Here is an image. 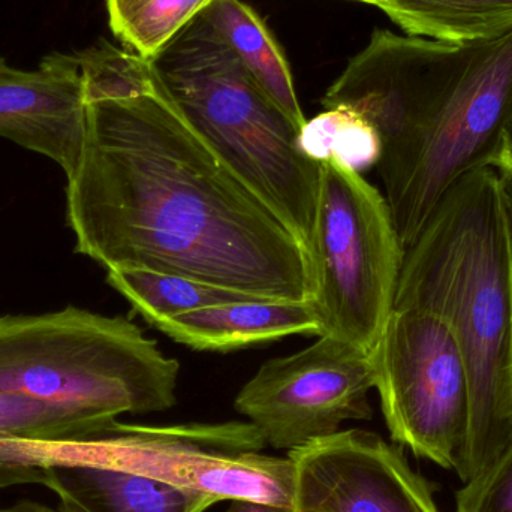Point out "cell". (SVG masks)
I'll return each mask as SVG.
<instances>
[{
  "instance_id": "cell-1",
  "label": "cell",
  "mask_w": 512,
  "mask_h": 512,
  "mask_svg": "<svg viewBox=\"0 0 512 512\" xmlns=\"http://www.w3.org/2000/svg\"><path fill=\"white\" fill-rule=\"evenodd\" d=\"M75 56L87 107L83 152L66 177L75 252L107 271L312 301L306 246L189 122L152 62L107 41Z\"/></svg>"
},
{
  "instance_id": "cell-2",
  "label": "cell",
  "mask_w": 512,
  "mask_h": 512,
  "mask_svg": "<svg viewBox=\"0 0 512 512\" xmlns=\"http://www.w3.org/2000/svg\"><path fill=\"white\" fill-rule=\"evenodd\" d=\"M366 117L379 174L408 249L451 186L487 167L512 117V30L475 44L376 29L322 96Z\"/></svg>"
},
{
  "instance_id": "cell-3",
  "label": "cell",
  "mask_w": 512,
  "mask_h": 512,
  "mask_svg": "<svg viewBox=\"0 0 512 512\" xmlns=\"http://www.w3.org/2000/svg\"><path fill=\"white\" fill-rule=\"evenodd\" d=\"M394 309L448 322L465 357L469 427L459 475H480L512 439V258L495 170L460 177L406 249Z\"/></svg>"
},
{
  "instance_id": "cell-4",
  "label": "cell",
  "mask_w": 512,
  "mask_h": 512,
  "mask_svg": "<svg viewBox=\"0 0 512 512\" xmlns=\"http://www.w3.org/2000/svg\"><path fill=\"white\" fill-rule=\"evenodd\" d=\"M171 98L237 177L309 245L321 164L203 12L150 59Z\"/></svg>"
},
{
  "instance_id": "cell-5",
  "label": "cell",
  "mask_w": 512,
  "mask_h": 512,
  "mask_svg": "<svg viewBox=\"0 0 512 512\" xmlns=\"http://www.w3.org/2000/svg\"><path fill=\"white\" fill-rule=\"evenodd\" d=\"M179 370L122 316L74 306L0 316V391L119 418L173 408Z\"/></svg>"
},
{
  "instance_id": "cell-6",
  "label": "cell",
  "mask_w": 512,
  "mask_h": 512,
  "mask_svg": "<svg viewBox=\"0 0 512 512\" xmlns=\"http://www.w3.org/2000/svg\"><path fill=\"white\" fill-rule=\"evenodd\" d=\"M249 421L143 426L120 421L80 441L0 439V454L54 466H95L143 475L209 499H251L291 508L294 471L288 457L265 456Z\"/></svg>"
},
{
  "instance_id": "cell-7",
  "label": "cell",
  "mask_w": 512,
  "mask_h": 512,
  "mask_svg": "<svg viewBox=\"0 0 512 512\" xmlns=\"http://www.w3.org/2000/svg\"><path fill=\"white\" fill-rule=\"evenodd\" d=\"M307 252L321 336L372 351L393 313L406 252L385 195L357 171L321 164Z\"/></svg>"
},
{
  "instance_id": "cell-8",
  "label": "cell",
  "mask_w": 512,
  "mask_h": 512,
  "mask_svg": "<svg viewBox=\"0 0 512 512\" xmlns=\"http://www.w3.org/2000/svg\"><path fill=\"white\" fill-rule=\"evenodd\" d=\"M394 444L459 472L469 427V378L456 334L424 309H394L370 351Z\"/></svg>"
},
{
  "instance_id": "cell-9",
  "label": "cell",
  "mask_w": 512,
  "mask_h": 512,
  "mask_svg": "<svg viewBox=\"0 0 512 512\" xmlns=\"http://www.w3.org/2000/svg\"><path fill=\"white\" fill-rule=\"evenodd\" d=\"M370 352L331 336L265 361L234 400L265 445L292 451L340 432L346 421L373 417Z\"/></svg>"
},
{
  "instance_id": "cell-10",
  "label": "cell",
  "mask_w": 512,
  "mask_h": 512,
  "mask_svg": "<svg viewBox=\"0 0 512 512\" xmlns=\"http://www.w3.org/2000/svg\"><path fill=\"white\" fill-rule=\"evenodd\" d=\"M291 512H441L403 448L378 433L340 430L288 451Z\"/></svg>"
},
{
  "instance_id": "cell-11",
  "label": "cell",
  "mask_w": 512,
  "mask_h": 512,
  "mask_svg": "<svg viewBox=\"0 0 512 512\" xmlns=\"http://www.w3.org/2000/svg\"><path fill=\"white\" fill-rule=\"evenodd\" d=\"M86 131V93L75 53L50 54L35 71L12 68L0 57V137L51 159L69 177Z\"/></svg>"
},
{
  "instance_id": "cell-12",
  "label": "cell",
  "mask_w": 512,
  "mask_h": 512,
  "mask_svg": "<svg viewBox=\"0 0 512 512\" xmlns=\"http://www.w3.org/2000/svg\"><path fill=\"white\" fill-rule=\"evenodd\" d=\"M156 330L197 351L228 352L292 334L321 336L312 301L258 300L219 304L153 324Z\"/></svg>"
},
{
  "instance_id": "cell-13",
  "label": "cell",
  "mask_w": 512,
  "mask_h": 512,
  "mask_svg": "<svg viewBox=\"0 0 512 512\" xmlns=\"http://www.w3.org/2000/svg\"><path fill=\"white\" fill-rule=\"evenodd\" d=\"M203 15L268 98L300 131L307 120L298 102L291 68L258 12L242 0H215Z\"/></svg>"
},
{
  "instance_id": "cell-14",
  "label": "cell",
  "mask_w": 512,
  "mask_h": 512,
  "mask_svg": "<svg viewBox=\"0 0 512 512\" xmlns=\"http://www.w3.org/2000/svg\"><path fill=\"white\" fill-rule=\"evenodd\" d=\"M54 478L89 512H206L204 496L171 484L95 466H54Z\"/></svg>"
},
{
  "instance_id": "cell-15",
  "label": "cell",
  "mask_w": 512,
  "mask_h": 512,
  "mask_svg": "<svg viewBox=\"0 0 512 512\" xmlns=\"http://www.w3.org/2000/svg\"><path fill=\"white\" fill-rule=\"evenodd\" d=\"M379 9L406 35L433 41L475 44L512 30V0H387Z\"/></svg>"
},
{
  "instance_id": "cell-16",
  "label": "cell",
  "mask_w": 512,
  "mask_h": 512,
  "mask_svg": "<svg viewBox=\"0 0 512 512\" xmlns=\"http://www.w3.org/2000/svg\"><path fill=\"white\" fill-rule=\"evenodd\" d=\"M107 282L152 325L204 307L265 300L192 277L138 268L108 270Z\"/></svg>"
},
{
  "instance_id": "cell-17",
  "label": "cell",
  "mask_w": 512,
  "mask_h": 512,
  "mask_svg": "<svg viewBox=\"0 0 512 512\" xmlns=\"http://www.w3.org/2000/svg\"><path fill=\"white\" fill-rule=\"evenodd\" d=\"M116 420L81 406L0 391V439L80 441L104 432Z\"/></svg>"
},
{
  "instance_id": "cell-18",
  "label": "cell",
  "mask_w": 512,
  "mask_h": 512,
  "mask_svg": "<svg viewBox=\"0 0 512 512\" xmlns=\"http://www.w3.org/2000/svg\"><path fill=\"white\" fill-rule=\"evenodd\" d=\"M297 149L310 161L334 162L363 173L382 158V141L375 126L354 108H325L298 131Z\"/></svg>"
},
{
  "instance_id": "cell-19",
  "label": "cell",
  "mask_w": 512,
  "mask_h": 512,
  "mask_svg": "<svg viewBox=\"0 0 512 512\" xmlns=\"http://www.w3.org/2000/svg\"><path fill=\"white\" fill-rule=\"evenodd\" d=\"M215 0H107L114 36L126 50L153 59Z\"/></svg>"
},
{
  "instance_id": "cell-20",
  "label": "cell",
  "mask_w": 512,
  "mask_h": 512,
  "mask_svg": "<svg viewBox=\"0 0 512 512\" xmlns=\"http://www.w3.org/2000/svg\"><path fill=\"white\" fill-rule=\"evenodd\" d=\"M457 512H512V439L498 457L457 492Z\"/></svg>"
},
{
  "instance_id": "cell-21",
  "label": "cell",
  "mask_w": 512,
  "mask_h": 512,
  "mask_svg": "<svg viewBox=\"0 0 512 512\" xmlns=\"http://www.w3.org/2000/svg\"><path fill=\"white\" fill-rule=\"evenodd\" d=\"M48 480H50L48 468L0 454V490L27 486V484H41L47 487Z\"/></svg>"
},
{
  "instance_id": "cell-22",
  "label": "cell",
  "mask_w": 512,
  "mask_h": 512,
  "mask_svg": "<svg viewBox=\"0 0 512 512\" xmlns=\"http://www.w3.org/2000/svg\"><path fill=\"white\" fill-rule=\"evenodd\" d=\"M487 167L495 170L501 185L502 198H504L505 215H507L508 236H510L512 258V153L499 140L498 146L493 150Z\"/></svg>"
},
{
  "instance_id": "cell-23",
  "label": "cell",
  "mask_w": 512,
  "mask_h": 512,
  "mask_svg": "<svg viewBox=\"0 0 512 512\" xmlns=\"http://www.w3.org/2000/svg\"><path fill=\"white\" fill-rule=\"evenodd\" d=\"M50 471V480H48L47 489L51 490L54 495L57 496V501H59V505H57V512H89L86 508L81 507L77 501H75L74 496L59 483V481L54 478L53 472Z\"/></svg>"
},
{
  "instance_id": "cell-24",
  "label": "cell",
  "mask_w": 512,
  "mask_h": 512,
  "mask_svg": "<svg viewBox=\"0 0 512 512\" xmlns=\"http://www.w3.org/2000/svg\"><path fill=\"white\" fill-rule=\"evenodd\" d=\"M225 512H291V508L251 501V499H234L230 501V507Z\"/></svg>"
},
{
  "instance_id": "cell-25",
  "label": "cell",
  "mask_w": 512,
  "mask_h": 512,
  "mask_svg": "<svg viewBox=\"0 0 512 512\" xmlns=\"http://www.w3.org/2000/svg\"><path fill=\"white\" fill-rule=\"evenodd\" d=\"M0 512H57L53 508L36 501H18L11 507L0 508Z\"/></svg>"
},
{
  "instance_id": "cell-26",
  "label": "cell",
  "mask_w": 512,
  "mask_h": 512,
  "mask_svg": "<svg viewBox=\"0 0 512 512\" xmlns=\"http://www.w3.org/2000/svg\"><path fill=\"white\" fill-rule=\"evenodd\" d=\"M501 141L512 153V117L510 122H508L507 128H505L504 134H502Z\"/></svg>"
},
{
  "instance_id": "cell-27",
  "label": "cell",
  "mask_w": 512,
  "mask_h": 512,
  "mask_svg": "<svg viewBox=\"0 0 512 512\" xmlns=\"http://www.w3.org/2000/svg\"><path fill=\"white\" fill-rule=\"evenodd\" d=\"M357 2L369 3V5H375L381 8L387 0H357Z\"/></svg>"
}]
</instances>
